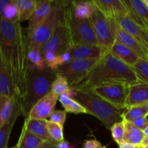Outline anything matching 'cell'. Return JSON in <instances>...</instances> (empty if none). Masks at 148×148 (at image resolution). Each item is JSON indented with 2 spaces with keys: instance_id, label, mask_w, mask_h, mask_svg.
<instances>
[{
  "instance_id": "cell-38",
  "label": "cell",
  "mask_w": 148,
  "mask_h": 148,
  "mask_svg": "<svg viewBox=\"0 0 148 148\" xmlns=\"http://www.w3.org/2000/svg\"><path fill=\"white\" fill-rule=\"evenodd\" d=\"M83 148H106L97 140H86L84 143Z\"/></svg>"
},
{
  "instance_id": "cell-18",
  "label": "cell",
  "mask_w": 148,
  "mask_h": 148,
  "mask_svg": "<svg viewBox=\"0 0 148 148\" xmlns=\"http://www.w3.org/2000/svg\"><path fill=\"white\" fill-rule=\"evenodd\" d=\"M16 95L12 75L6 61L0 56V95L12 98Z\"/></svg>"
},
{
  "instance_id": "cell-32",
  "label": "cell",
  "mask_w": 148,
  "mask_h": 148,
  "mask_svg": "<svg viewBox=\"0 0 148 148\" xmlns=\"http://www.w3.org/2000/svg\"><path fill=\"white\" fill-rule=\"evenodd\" d=\"M69 91L70 87L66 78L60 75H56V78L52 84L51 92L59 97L63 94L68 93Z\"/></svg>"
},
{
  "instance_id": "cell-21",
  "label": "cell",
  "mask_w": 148,
  "mask_h": 148,
  "mask_svg": "<svg viewBox=\"0 0 148 148\" xmlns=\"http://www.w3.org/2000/svg\"><path fill=\"white\" fill-rule=\"evenodd\" d=\"M22 114L21 106L19 98L17 99L15 103L14 109L12 114L11 116L8 120L4 123V125L0 127V148H7L8 145L9 139H10V134L12 130L15 123L16 120L18 118L19 116Z\"/></svg>"
},
{
  "instance_id": "cell-35",
  "label": "cell",
  "mask_w": 148,
  "mask_h": 148,
  "mask_svg": "<svg viewBox=\"0 0 148 148\" xmlns=\"http://www.w3.org/2000/svg\"><path fill=\"white\" fill-rule=\"evenodd\" d=\"M111 132L113 139L117 144L119 145L120 143L124 142V134H125V128H124V121H121L114 124L111 127Z\"/></svg>"
},
{
  "instance_id": "cell-11",
  "label": "cell",
  "mask_w": 148,
  "mask_h": 148,
  "mask_svg": "<svg viewBox=\"0 0 148 148\" xmlns=\"http://www.w3.org/2000/svg\"><path fill=\"white\" fill-rule=\"evenodd\" d=\"M58 100L59 96L50 92L33 106L27 117L31 119L47 120V118L50 117L51 114L55 111Z\"/></svg>"
},
{
  "instance_id": "cell-15",
  "label": "cell",
  "mask_w": 148,
  "mask_h": 148,
  "mask_svg": "<svg viewBox=\"0 0 148 148\" xmlns=\"http://www.w3.org/2000/svg\"><path fill=\"white\" fill-rule=\"evenodd\" d=\"M106 50L99 45H78L69 49L72 59L95 60L102 57Z\"/></svg>"
},
{
  "instance_id": "cell-14",
  "label": "cell",
  "mask_w": 148,
  "mask_h": 148,
  "mask_svg": "<svg viewBox=\"0 0 148 148\" xmlns=\"http://www.w3.org/2000/svg\"><path fill=\"white\" fill-rule=\"evenodd\" d=\"M128 16L148 32V9L142 0H122Z\"/></svg>"
},
{
  "instance_id": "cell-48",
  "label": "cell",
  "mask_w": 148,
  "mask_h": 148,
  "mask_svg": "<svg viewBox=\"0 0 148 148\" xmlns=\"http://www.w3.org/2000/svg\"><path fill=\"white\" fill-rule=\"evenodd\" d=\"M147 106H148V103H147Z\"/></svg>"
},
{
  "instance_id": "cell-20",
  "label": "cell",
  "mask_w": 148,
  "mask_h": 148,
  "mask_svg": "<svg viewBox=\"0 0 148 148\" xmlns=\"http://www.w3.org/2000/svg\"><path fill=\"white\" fill-rule=\"evenodd\" d=\"M46 121L47 120L31 119L27 117L23 127L43 141L53 142L55 140H53L49 134L46 127Z\"/></svg>"
},
{
  "instance_id": "cell-25",
  "label": "cell",
  "mask_w": 148,
  "mask_h": 148,
  "mask_svg": "<svg viewBox=\"0 0 148 148\" xmlns=\"http://www.w3.org/2000/svg\"><path fill=\"white\" fill-rule=\"evenodd\" d=\"M18 98L17 94L12 98L0 95V127L11 116Z\"/></svg>"
},
{
  "instance_id": "cell-1",
  "label": "cell",
  "mask_w": 148,
  "mask_h": 148,
  "mask_svg": "<svg viewBox=\"0 0 148 148\" xmlns=\"http://www.w3.org/2000/svg\"><path fill=\"white\" fill-rule=\"evenodd\" d=\"M0 56L8 64L19 99L25 94L30 72L28 40L26 30L19 20L1 18Z\"/></svg>"
},
{
  "instance_id": "cell-10",
  "label": "cell",
  "mask_w": 148,
  "mask_h": 148,
  "mask_svg": "<svg viewBox=\"0 0 148 148\" xmlns=\"http://www.w3.org/2000/svg\"><path fill=\"white\" fill-rule=\"evenodd\" d=\"M72 46V40L68 29L61 19L51 37L42 46L41 53L43 55L51 52L56 56H59L68 51Z\"/></svg>"
},
{
  "instance_id": "cell-13",
  "label": "cell",
  "mask_w": 148,
  "mask_h": 148,
  "mask_svg": "<svg viewBox=\"0 0 148 148\" xmlns=\"http://www.w3.org/2000/svg\"><path fill=\"white\" fill-rule=\"evenodd\" d=\"M114 20L123 30L148 49V32L147 30L137 25L128 15L119 16Z\"/></svg>"
},
{
  "instance_id": "cell-30",
  "label": "cell",
  "mask_w": 148,
  "mask_h": 148,
  "mask_svg": "<svg viewBox=\"0 0 148 148\" xmlns=\"http://www.w3.org/2000/svg\"><path fill=\"white\" fill-rule=\"evenodd\" d=\"M1 18L9 20H19L18 13L13 0H0Z\"/></svg>"
},
{
  "instance_id": "cell-2",
  "label": "cell",
  "mask_w": 148,
  "mask_h": 148,
  "mask_svg": "<svg viewBox=\"0 0 148 148\" xmlns=\"http://www.w3.org/2000/svg\"><path fill=\"white\" fill-rule=\"evenodd\" d=\"M138 82L132 68L120 60L111 51L106 50L85 77L70 89L92 91L96 87L105 84L132 85Z\"/></svg>"
},
{
  "instance_id": "cell-44",
  "label": "cell",
  "mask_w": 148,
  "mask_h": 148,
  "mask_svg": "<svg viewBox=\"0 0 148 148\" xmlns=\"http://www.w3.org/2000/svg\"><path fill=\"white\" fill-rule=\"evenodd\" d=\"M142 1H143V2L144 3L145 5L148 9V0H142Z\"/></svg>"
},
{
  "instance_id": "cell-28",
  "label": "cell",
  "mask_w": 148,
  "mask_h": 148,
  "mask_svg": "<svg viewBox=\"0 0 148 148\" xmlns=\"http://www.w3.org/2000/svg\"><path fill=\"white\" fill-rule=\"evenodd\" d=\"M44 143L45 141L36 137L23 127L17 145L18 148H38Z\"/></svg>"
},
{
  "instance_id": "cell-47",
  "label": "cell",
  "mask_w": 148,
  "mask_h": 148,
  "mask_svg": "<svg viewBox=\"0 0 148 148\" xmlns=\"http://www.w3.org/2000/svg\"><path fill=\"white\" fill-rule=\"evenodd\" d=\"M142 148H146V147H142Z\"/></svg>"
},
{
  "instance_id": "cell-40",
  "label": "cell",
  "mask_w": 148,
  "mask_h": 148,
  "mask_svg": "<svg viewBox=\"0 0 148 148\" xmlns=\"http://www.w3.org/2000/svg\"><path fill=\"white\" fill-rule=\"evenodd\" d=\"M119 148H142V146L132 144V143H126V142H123V143H120V144L119 145Z\"/></svg>"
},
{
  "instance_id": "cell-43",
  "label": "cell",
  "mask_w": 148,
  "mask_h": 148,
  "mask_svg": "<svg viewBox=\"0 0 148 148\" xmlns=\"http://www.w3.org/2000/svg\"><path fill=\"white\" fill-rule=\"evenodd\" d=\"M143 133H144L145 137H147V136H148V126H147V127H146L145 130L144 131H143Z\"/></svg>"
},
{
  "instance_id": "cell-22",
  "label": "cell",
  "mask_w": 148,
  "mask_h": 148,
  "mask_svg": "<svg viewBox=\"0 0 148 148\" xmlns=\"http://www.w3.org/2000/svg\"><path fill=\"white\" fill-rule=\"evenodd\" d=\"M109 50L117 58H119L120 60L122 61L124 63L129 65L132 68L136 64V63L140 59V57L135 52L116 40L114 42Z\"/></svg>"
},
{
  "instance_id": "cell-7",
  "label": "cell",
  "mask_w": 148,
  "mask_h": 148,
  "mask_svg": "<svg viewBox=\"0 0 148 148\" xmlns=\"http://www.w3.org/2000/svg\"><path fill=\"white\" fill-rule=\"evenodd\" d=\"M89 20L100 46L105 50H109L116 41L114 33V19L106 17L95 7V12Z\"/></svg>"
},
{
  "instance_id": "cell-29",
  "label": "cell",
  "mask_w": 148,
  "mask_h": 148,
  "mask_svg": "<svg viewBox=\"0 0 148 148\" xmlns=\"http://www.w3.org/2000/svg\"><path fill=\"white\" fill-rule=\"evenodd\" d=\"M59 101L66 113L69 112L76 114H88L86 109L75 100H74L69 92L60 95L59 97Z\"/></svg>"
},
{
  "instance_id": "cell-12",
  "label": "cell",
  "mask_w": 148,
  "mask_h": 148,
  "mask_svg": "<svg viewBox=\"0 0 148 148\" xmlns=\"http://www.w3.org/2000/svg\"><path fill=\"white\" fill-rule=\"evenodd\" d=\"M114 38L116 41L135 52L140 59L148 61V49L140 44L135 38L123 30L114 20Z\"/></svg>"
},
{
  "instance_id": "cell-24",
  "label": "cell",
  "mask_w": 148,
  "mask_h": 148,
  "mask_svg": "<svg viewBox=\"0 0 148 148\" xmlns=\"http://www.w3.org/2000/svg\"><path fill=\"white\" fill-rule=\"evenodd\" d=\"M74 15L78 19H89L95 10V6L92 1H71Z\"/></svg>"
},
{
  "instance_id": "cell-39",
  "label": "cell",
  "mask_w": 148,
  "mask_h": 148,
  "mask_svg": "<svg viewBox=\"0 0 148 148\" xmlns=\"http://www.w3.org/2000/svg\"><path fill=\"white\" fill-rule=\"evenodd\" d=\"M59 143L56 141L53 142H45L40 147L38 148H57V144Z\"/></svg>"
},
{
  "instance_id": "cell-42",
  "label": "cell",
  "mask_w": 148,
  "mask_h": 148,
  "mask_svg": "<svg viewBox=\"0 0 148 148\" xmlns=\"http://www.w3.org/2000/svg\"><path fill=\"white\" fill-rule=\"evenodd\" d=\"M148 145V136L145 137L143 140V143H142V147H145V146H147Z\"/></svg>"
},
{
  "instance_id": "cell-8",
  "label": "cell",
  "mask_w": 148,
  "mask_h": 148,
  "mask_svg": "<svg viewBox=\"0 0 148 148\" xmlns=\"http://www.w3.org/2000/svg\"><path fill=\"white\" fill-rule=\"evenodd\" d=\"M99 59H95V60L72 59L68 63L58 66L55 72L56 75H60L66 78L69 87L71 88L77 85L81 79H83Z\"/></svg>"
},
{
  "instance_id": "cell-46",
  "label": "cell",
  "mask_w": 148,
  "mask_h": 148,
  "mask_svg": "<svg viewBox=\"0 0 148 148\" xmlns=\"http://www.w3.org/2000/svg\"><path fill=\"white\" fill-rule=\"evenodd\" d=\"M145 147H146V148H148V145H147V146H145Z\"/></svg>"
},
{
  "instance_id": "cell-27",
  "label": "cell",
  "mask_w": 148,
  "mask_h": 148,
  "mask_svg": "<svg viewBox=\"0 0 148 148\" xmlns=\"http://www.w3.org/2000/svg\"><path fill=\"white\" fill-rule=\"evenodd\" d=\"M41 46L28 41V59L30 64L40 70L46 69V63L41 53Z\"/></svg>"
},
{
  "instance_id": "cell-9",
  "label": "cell",
  "mask_w": 148,
  "mask_h": 148,
  "mask_svg": "<svg viewBox=\"0 0 148 148\" xmlns=\"http://www.w3.org/2000/svg\"><path fill=\"white\" fill-rule=\"evenodd\" d=\"M129 85L123 83H110L98 86L92 92L119 109H126Z\"/></svg>"
},
{
  "instance_id": "cell-37",
  "label": "cell",
  "mask_w": 148,
  "mask_h": 148,
  "mask_svg": "<svg viewBox=\"0 0 148 148\" xmlns=\"http://www.w3.org/2000/svg\"><path fill=\"white\" fill-rule=\"evenodd\" d=\"M132 124H134L136 127L140 129L142 131H144L146 127L148 126V119L147 116H143L137 118L133 121H130Z\"/></svg>"
},
{
  "instance_id": "cell-17",
  "label": "cell",
  "mask_w": 148,
  "mask_h": 148,
  "mask_svg": "<svg viewBox=\"0 0 148 148\" xmlns=\"http://www.w3.org/2000/svg\"><path fill=\"white\" fill-rule=\"evenodd\" d=\"M148 103V85L138 82L129 85L126 109Z\"/></svg>"
},
{
  "instance_id": "cell-5",
  "label": "cell",
  "mask_w": 148,
  "mask_h": 148,
  "mask_svg": "<svg viewBox=\"0 0 148 148\" xmlns=\"http://www.w3.org/2000/svg\"><path fill=\"white\" fill-rule=\"evenodd\" d=\"M62 20L67 27L72 46L99 45L89 19L81 20L77 18L74 15L71 1H62Z\"/></svg>"
},
{
  "instance_id": "cell-19",
  "label": "cell",
  "mask_w": 148,
  "mask_h": 148,
  "mask_svg": "<svg viewBox=\"0 0 148 148\" xmlns=\"http://www.w3.org/2000/svg\"><path fill=\"white\" fill-rule=\"evenodd\" d=\"M56 1L38 0V4L33 16L28 21L27 30H33L41 25L49 17L55 6Z\"/></svg>"
},
{
  "instance_id": "cell-33",
  "label": "cell",
  "mask_w": 148,
  "mask_h": 148,
  "mask_svg": "<svg viewBox=\"0 0 148 148\" xmlns=\"http://www.w3.org/2000/svg\"><path fill=\"white\" fill-rule=\"evenodd\" d=\"M139 82L148 85V61L139 59L132 67Z\"/></svg>"
},
{
  "instance_id": "cell-16",
  "label": "cell",
  "mask_w": 148,
  "mask_h": 148,
  "mask_svg": "<svg viewBox=\"0 0 148 148\" xmlns=\"http://www.w3.org/2000/svg\"><path fill=\"white\" fill-rule=\"evenodd\" d=\"M95 7L109 19H116L119 16L128 15V12L122 0H92Z\"/></svg>"
},
{
  "instance_id": "cell-6",
  "label": "cell",
  "mask_w": 148,
  "mask_h": 148,
  "mask_svg": "<svg viewBox=\"0 0 148 148\" xmlns=\"http://www.w3.org/2000/svg\"><path fill=\"white\" fill-rule=\"evenodd\" d=\"M62 1H56L55 6L51 13L41 25L33 30H26L28 41L42 46L49 40L53 35L62 19Z\"/></svg>"
},
{
  "instance_id": "cell-26",
  "label": "cell",
  "mask_w": 148,
  "mask_h": 148,
  "mask_svg": "<svg viewBox=\"0 0 148 148\" xmlns=\"http://www.w3.org/2000/svg\"><path fill=\"white\" fill-rule=\"evenodd\" d=\"M123 121H124V128H125L124 142L142 146V143L145 138L143 131L136 127L130 121L124 119H123Z\"/></svg>"
},
{
  "instance_id": "cell-23",
  "label": "cell",
  "mask_w": 148,
  "mask_h": 148,
  "mask_svg": "<svg viewBox=\"0 0 148 148\" xmlns=\"http://www.w3.org/2000/svg\"><path fill=\"white\" fill-rule=\"evenodd\" d=\"M13 2L17 8L20 23L30 20L38 4L37 0H13Z\"/></svg>"
},
{
  "instance_id": "cell-45",
  "label": "cell",
  "mask_w": 148,
  "mask_h": 148,
  "mask_svg": "<svg viewBox=\"0 0 148 148\" xmlns=\"http://www.w3.org/2000/svg\"><path fill=\"white\" fill-rule=\"evenodd\" d=\"M7 148H18V147H17V145H16L15 146H13V147H7Z\"/></svg>"
},
{
  "instance_id": "cell-41",
  "label": "cell",
  "mask_w": 148,
  "mask_h": 148,
  "mask_svg": "<svg viewBox=\"0 0 148 148\" xmlns=\"http://www.w3.org/2000/svg\"><path fill=\"white\" fill-rule=\"evenodd\" d=\"M57 148H75V147L73 145H72L70 143H68V142L64 140V141L58 143Z\"/></svg>"
},
{
  "instance_id": "cell-34",
  "label": "cell",
  "mask_w": 148,
  "mask_h": 148,
  "mask_svg": "<svg viewBox=\"0 0 148 148\" xmlns=\"http://www.w3.org/2000/svg\"><path fill=\"white\" fill-rule=\"evenodd\" d=\"M46 127H47L49 134L53 140L57 143L64 141L63 127L56 123L48 121V120L46 121Z\"/></svg>"
},
{
  "instance_id": "cell-4",
  "label": "cell",
  "mask_w": 148,
  "mask_h": 148,
  "mask_svg": "<svg viewBox=\"0 0 148 148\" xmlns=\"http://www.w3.org/2000/svg\"><path fill=\"white\" fill-rule=\"evenodd\" d=\"M56 78L54 71L49 67L40 70L30 64L25 94L20 98L22 114L27 118L33 106L51 92V86Z\"/></svg>"
},
{
  "instance_id": "cell-36",
  "label": "cell",
  "mask_w": 148,
  "mask_h": 148,
  "mask_svg": "<svg viewBox=\"0 0 148 148\" xmlns=\"http://www.w3.org/2000/svg\"><path fill=\"white\" fill-rule=\"evenodd\" d=\"M66 111H65L64 110V111H54L51 114L50 117H49L50 119L49 121L56 123L63 127L65 120H66Z\"/></svg>"
},
{
  "instance_id": "cell-3",
  "label": "cell",
  "mask_w": 148,
  "mask_h": 148,
  "mask_svg": "<svg viewBox=\"0 0 148 148\" xmlns=\"http://www.w3.org/2000/svg\"><path fill=\"white\" fill-rule=\"evenodd\" d=\"M69 94L86 109L88 114L96 117L108 130H111L114 124L123 121L124 110L114 107L92 91L70 89Z\"/></svg>"
},
{
  "instance_id": "cell-31",
  "label": "cell",
  "mask_w": 148,
  "mask_h": 148,
  "mask_svg": "<svg viewBox=\"0 0 148 148\" xmlns=\"http://www.w3.org/2000/svg\"><path fill=\"white\" fill-rule=\"evenodd\" d=\"M148 116L147 103L144 105L131 107L126 109L123 114V119L128 121H132L137 118Z\"/></svg>"
}]
</instances>
